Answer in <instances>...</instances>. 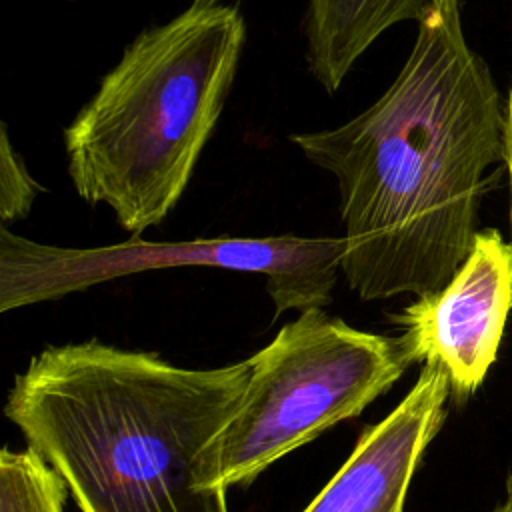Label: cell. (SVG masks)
<instances>
[{
	"mask_svg": "<svg viewBox=\"0 0 512 512\" xmlns=\"http://www.w3.org/2000/svg\"><path fill=\"white\" fill-rule=\"evenodd\" d=\"M246 24L222 0H192L142 30L64 130L68 176L140 236L188 188L234 84Z\"/></svg>",
	"mask_w": 512,
	"mask_h": 512,
	"instance_id": "obj_3",
	"label": "cell"
},
{
	"mask_svg": "<svg viewBox=\"0 0 512 512\" xmlns=\"http://www.w3.org/2000/svg\"><path fill=\"white\" fill-rule=\"evenodd\" d=\"M44 186L28 172L22 156L16 152L8 126L2 122L0 136V220L2 226L26 218Z\"/></svg>",
	"mask_w": 512,
	"mask_h": 512,
	"instance_id": "obj_10",
	"label": "cell"
},
{
	"mask_svg": "<svg viewBox=\"0 0 512 512\" xmlns=\"http://www.w3.org/2000/svg\"><path fill=\"white\" fill-rule=\"evenodd\" d=\"M448 396L446 374L422 366L404 400L362 432L348 460L302 512H404L412 476L444 422Z\"/></svg>",
	"mask_w": 512,
	"mask_h": 512,
	"instance_id": "obj_7",
	"label": "cell"
},
{
	"mask_svg": "<svg viewBox=\"0 0 512 512\" xmlns=\"http://www.w3.org/2000/svg\"><path fill=\"white\" fill-rule=\"evenodd\" d=\"M62 478L30 448L0 454V512H64Z\"/></svg>",
	"mask_w": 512,
	"mask_h": 512,
	"instance_id": "obj_9",
	"label": "cell"
},
{
	"mask_svg": "<svg viewBox=\"0 0 512 512\" xmlns=\"http://www.w3.org/2000/svg\"><path fill=\"white\" fill-rule=\"evenodd\" d=\"M248 362L184 368L98 340L48 346L14 378L8 420L80 512H228L194 460L238 406Z\"/></svg>",
	"mask_w": 512,
	"mask_h": 512,
	"instance_id": "obj_2",
	"label": "cell"
},
{
	"mask_svg": "<svg viewBox=\"0 0 512 512\" xmlns=\"http://www.w3.org/2000/svg\"><path fill=\"white\" fill-rule=\"evenodd\" d=\"M444 0H306L304 56L314 80L334 94L358 58L392 26L420 24Z\"/></svg>",
	"mask_w": 512,
	"mask_h": 512,
	"instance_id": "obj_8",
	"label": "cell"
},
{
	"mask_svg": "<svg viewBox=\"0 0 512 512\" xmlns=\"http://www.w3.org/2000/svg\"><path fill=\"white\" fill-rule=\"evenodd\" d=\"M508 176H510V226H512V88L506 100V154H504Z\"/></svg>",
	"mask_w": 512,
	"mask_h": 512,
	"instance_id": "obj_11",
	"label": "cell"
},
{
	"mask_svg": "<svg viewBox=\"0 0 512 512\" xmlns=\"http://www.w3.org/2000/svg\"><path fill=\"white\" fill-rule=\"evenodd\" d=\"M288 140L334 176L360 300L442 288L472 250L484 172L506 154V110L486 62L468 46L460 0L420 24L384 94L352 120Z\"/></svg>",
	"mask_w": 512,
	"mask_h": 512,
	"instance_id": "obj_1",
	"label": "cell"
},
{
	"mask_svg": "<svg viewBox=\"0 0 512 512\" xmlns=\"http://www.w3.org/2000/svg\"><path fill=\"white\" fill-rule=\"evenodd\" d=\"M344 236H264V238H196L152 242L130 236L96 248L42 244L0 228V312L18 310L84 292L124 276L204 266L260 274L274 312L324 308L332 300L342 258Z\"/></svg>",
	"mask_w": 512,
	"mask_h": 512,
	"instance_id": "obj_5",
	"label": "cell"
},
{
	"mask_svg": "<svg viewBox=\"0 0 512 512\" xmlns=\"http://www.w3.org/2000/svg\"><path fill=\"white\" fill-rule=\"evenodd\" d=\"M494 512H512V478L508 480V488H506V498H504V502H502Z\"/></svg>",
	"mask_w": 512,
	"mask_h": 512,
	"instance_id": "obj_12",
	"label": "cell"
},
{
	"mask_svg": "<svg viewBox=\"0 0 512 512\" xmlns=\"http://www.w3.org/2000/svg\"><path fill=\"white\" fill-rule=\"evenodd\" d=\"M246 362L238 406L194 460L200 490L250 484L282 456L360 416L410 366L398 338L322 308L300 312Z\"/></svg>",
	"mask_w": 512,
	"mask_h": 512,
	"instance_id": "obj_4",
	"label": "cell"
},
{
	"mask_svg": "<svg viewBox=\"0 0 512 512\" xmlns=\"http://www.w3.org/2000/svg\"><path fill=\"white\" fill-rule=\"evenodd\" d=\"M510 312L512 242L494 228L478 230L456 274L394 316L398 344L408 364L442 370L450 394L464 400L494 364Z\"/></svg>",
	"mask_w": 512,
	"mask_h": 512,
	"instance_id": "obj_6",
	"label": "cell"
}]
</instances>
